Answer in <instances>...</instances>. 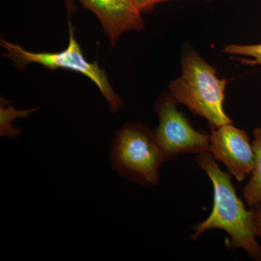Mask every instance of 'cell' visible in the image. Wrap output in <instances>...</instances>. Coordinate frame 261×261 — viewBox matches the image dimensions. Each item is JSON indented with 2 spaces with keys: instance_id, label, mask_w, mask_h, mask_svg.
Here are the masks:
<instances>
[{
  "instance_id": "6da1fadb",
  "label": "cell",
  "mask_w": 261,
  "mask_h": 261,
  "mask_svg": "<svg viewBox=\"0 0 261 261\" xmlns=\"http://www.w3.org/2000/svg\"><path fill=\"white\" fill-rule=\"evenodd\" d=\"M197 166L205 171L214 186V207L207 219L192 226V240L211 229H221L230 237L228 247L243 249L251 258L261 260L251 210L239 198L228 173L221 170L209 151L197 154Z\"/></svg>"
},
{
  "instance_id": "7a4b0ae2",
  "label": "cell",
  "mask_w": 261,
  "mask_h": 261,
  "mask_svg": "<svg viewBox=\"0 0 261 261\" xmlns=\"http://www.w3.org/2000/svg\"><path fill=\"white\" fill-rule=\"evenodd\" d=\"M181 75L168 86V94L177 104L186 106L210 127L233 123L224 110L229 81L218 76L217 69L207 63L190 44L181 54Z\"/></svg>"
},
{
  "instance_id": "3957f363",
  "label": "cell",
  "mask_w": 261,
  "mask_h": 261,
  "mask_svg": "<svg viewBox=\"0 0 261 261\" xmlns=\"http://www.w3.org/2000/svg\"><path fill=\"white\" fill-rule=\"evenodd\" d=\"M165 161L153 130L145 123H126L117 130L110 162L122 177L140 186H154L159 183L160 168Z\"/></svg>"
},
{
  "instance_id": "277c9868",
  "label": "cell",
  "mask_w": 261,
  "mask_h": 261,
  "mask_svg": "<svg viewBox=\"0 0 261 261\" xmlns=\"http://www.w3.org/2000/svg\"><path fill=\"white\" fill-rule=\"evenodd\" d=\"M68 25L69 42L64 50L58 53H34L2 39V47L6 49L4 56L14 62L19 69L25 68L29 63H38L51 70L63 68L82 73L95 84L107 101L111 113L117 112L123 105L121 97L115 92L107 73L99 68L97 62L90 63L86 59L80 44L75 39L74 29L70 20Z\"/></svg>"
},
{
  "instance_id": "5b68a950",
  "label": "cell",
  "mask_w": 261,
  "mask_h": 261,
  "mask_svg": "<svg viewBox=\"0 0 261 261\" xmlns=\"http://www.w3.org/2000/svg\"><path fill=\"white\" fill-rule=\"evenodd\" d=\"M177 105L168 92L161 94L154 104L159 125L153 132L166 161L182 154L202 153L210 148L211 134L195 129L178 111Z\"/></svg>"
},
{
  "instance_id": "8992f818",
  "label": "cell",
  "mask_w": 261,
  "mask_h": 261,
  "mask_svg": "<svg viewBox=\"0 0 261 261\" xmlns=\"http://www.w3.org/2000/svg\"><path fill=\"white\" fill-rule=\"evenodd\" d=\"M209 152L221 161L239 181L250 174L255 165V152L246 130L227 123L211 127Z\"/></svg>"
},
{
  "instance_id": "52a82bcc",
  "label": "cell",
  "mask_w": 261,
  "mask_h": 261,
  "mask_svg": "<svg viewBox=\"0 0 261 261\" xmlns=\"http://www.w3.org/2000/svg\"><path fill=\"white\" fill-rule=\"evenodd\" d=\"M99 19L113 47L123 33L140 32L145 27L142 13L132 0H74Z\"/></svg>"
},
{
  "instance_id": "ba28073f",
  "label": "cell",
  "mask_w": 261,
  "mask_h": 261,
  "mask_svg": "<svg viewBox=\"0 0 261 261\" xmlns=\"http://www.w3.org/2000/svg\"><path fill=\"white\" fill-rule=\"evenodd\" d=\"M252 147L255 152V165L252 171V176L244 187L243 196L250 207L261 204V128L253 130Z\"/></svg>"
},
{
  "instance_id": "9c48e42d",
  "label": "cell",
  "mask_w": 261,
  "mask_h": 261,
  "mask_svg": "<svg viewBox=\"0 0 261 261\" xmlns=\"http://www.w3.org/2000/svg\"><path fill=\"white\" fill-rule=\"evenodd\" d=\"M38 108L29 110H17L8 101L1 98L0 105V137L17 138L21 134V128L13 126V122L19 118H27L37 111Z\"/></svg>"
},
{
  "instance_id": "30bf717a",
  "label": "cell",
  "mask_w": 261,
  "mask_h": 261,
  "mask_svg": "<svg viewBox=\"0 0 261 261\" xmlns=\"http://www.w3.org/2000/svg\"><path fill=\"white\" fill-rule=\"evenodd\" d=\"M223 51L226 54L233 56L250 57L251 60L241 59L244 64L261 66V43L255 44H231L224 46Z\"/></svg>"
},
{
  "instance_id": "8fae6325",
  "label": "cell",
  "mask_w": 261,
  "mask_h": 261,
  "mask_svg": "<svg viewBox=\"0 0 261 261\" xmlns=\"http://www.w3.org/2000/svg\"><path fill=\"white\" fill-rule=\"evenodd\" d=\"M168 1H173V0H132L137 9L140 10L142 14L151 13L154 10V7L159 3ZM205 1H209V0H205Z\"/></svg>"
},
{
  "instance_id": "7c38bea8",
  "label": "cell",
  "mask_w": 261,
  "mask_h": 261,
  "mask_svg": "<svg viewBox=\"0 0 261 261\" xmlns=\"http://www.w3.org/2000/svg\"><path fill=\"white\" fill-rule=\"evenodd\" d=\"M252 217L255 225L257 236L261 237V205H257L252 207Z\"/></svg>"
}]
</instances>
